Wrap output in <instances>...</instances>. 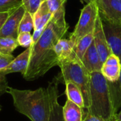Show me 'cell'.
<instances>
[{
  "instance_id": "1",
  "label": "cell",
  "mask_w": 121,
  "mask_h": 121,
  "mask_svg": "<svg viewBox=\"0 0 121 121\" xmlns=\"http://www.w3.org/2000/svg\"><path fill=\"white\" fill-rule=\"evenodd\" d=\"M69 25L65 20V8L62 6L50 20L41 36L31 45L30 60L23 78L28 81L37 79L51 68L58 66L59 59L54 48L67 32Z\"/></svg>"
},
{
  "instance_id": "2",
  "label": "cell",
  "mask_w": 121,
  "mask_h": 121,
  "mask_svg": "<svg viewBox=\"0 0 121 121\" xmlns=\"http://www.w3.org/2000/svg\"><path fill=\"white\" fill-rule=\"evenodd\" d=\"M6 92L12 97L17 111L31 121H48L50 110L47 88L40 87L33 91L9 86Z\"/></svg>"
},
{
  "instance_id": "3",
  "label": "cell",
  "mask_w": 121,
  "mask_h": 121,
  "mask_svg": "<svg viewBox=\"0 0 121 121\" xmlns=\"http://www.w3.org/2000/svg\"><path fill=\"white\" fill-rule=\"evenodd\" d=\"M86 111L106 121H116L108 82L101 71L89 73V106Z\"/></svg>"
},
{
  "instance_id": "4",
  "label": "cell",
  "mask_w": 121,
  "mask_h": 121,
  "mask_svg": "<svg viewBox=\"0 0 121 121\" xmlns=\"http://www.w3.org/2000/svg\"><path fill=\"white\" fill-rule=\"evenodd\" d=\"M58 66L61 72L55 79L58 83L71 82L75 84L82 91L85 110L87 109L89 106V72L73 52L69 58L60 61Z\"/></svg>"
},
{
  "instance_id": "5",
  "label": "cell",
  "mask_w": 121,
  "mask_h": 121,
  "mask_svg": "<svg viewBox=\"0 0 121 121\" xmlns=\"http://www.w3.org/2000/svg\"><path fill=\"white\" fill-rule=\"evenodd\" d=\"M99 10L96 1H93L82 9L81 14L74 31L71 33L69 39L75 43L82 37L93 33L99 16Z\"/></svg>"
},
{
  "instance_id": "6",
  "label": "cell",
  "mask_w": 121,
  "mask_h": 121,
  "mask_svg": "<svg viewBox=\"0 0 121 121\" xmlns=\"http://www.w3.org/2000/svg\"><path fill=\"white\" fill-rule=\"evenodd\" d=\"M102 21L121 24V0H95Z\"/></svg>"
},
{
  "instance_id": "7",
  "label": "cell",
  "mask_w": 121,
  "mask_h": 121,
  "mask_svg": "<svg viewBox=\"0 0 121 121\" xmlns=\"http://www.w3.org/2000/svg\"><path fill=\"white\" fill-rule=\"evenodd\" d=\"M94 42L99 53L100 60L103 64L107 59V57L112 53V52L108 45L104 30L102 20L99 15L98 16L96 26L94 30Z\"/></svg>"
},
{
  "instance_id": "8",
  "label": "cell",
  "mask_w": 121,
  "mask_h": 121,
  "mask_svg": "<svg viewBox=\"0 0 121 121\" xmlns=\"http://www.w3.org/2000/svg\"><path fill=\"white\" fill-rule=\"evenodd\" d=\"M104 30L112 53L121 61V24H113L102 21Z\"/></svg>"
},
{
  "instance_id": "9",
  "label": "cell",
  "mask_w": 121,
  "mask_h": 121,
  "mask_svg": "<svg viewBox=\"0 0 121 121\" xmlns=\"http://www.w3.org/2000/svg\"><path fill=\"white\" fill-rule=\"evenodd\" d=\"M58 82L54 78L49 82L47 87L50 100V116L48 121H65L63 118L62 106L58 102Z\"/></svg>"
},
{
  "instance_id": "10",
  "label": "cell",
  "mask_w": 121,
  "mask_h": 121,
  "mask_svg": "<svg viewBox=\"0 0 121 121\" xmlns=\"http://www.w3.org/2000/svg\"><path fill=\"white\" fill-rule=\"evenodd\" d=\"M25 12L26 9L23 5L12 12L0 30V37H12L16 39L18 35L20 22Z\"/></svg>"
},
{
  "instance_id": "11",
  "label": "cell",
  "mask_w": 121,
  "mask_h": 121,
  "mask_svg": "<svg viewBox=\"0 0 121 121\" xmlns=\"http://www.w3.org/2000/svg\"><path fill=\"white\" fill-rule=\"evenodd\" d=\"M101 72L108 82H116L121 72V61L119 57L111 53L103 63Z\"/></svg>"
},
{
  "instance_id": "12",
  "label": "cell",
  "mask_w": 121,
  "mask_h": 121,
  "mask_svg": "<svg viewBox=\"0 0 121 121\" xmlns=\"http://www.w3.org/2000/svg\"><path fill=\"white\" fill-rule=\"evenodd\" d=\"M30 51L31 45L27 48L25 51H23L16 58H14L5 68L1 69L0 74L6 76L8 74L20 72L22 74V75H23L28 65Z\"/></svg>"
},
{
  "instance_id": "13",
  "label": "cell",
  "mask_w": 121,
  "mask_h": 121,
  "mask_svg": "<svg viewBox=\"0 0 121 121\" xmlns=\"http://www.w3.org/2000/svg\"><path fill=\"white\" fill-rule=\"evenodd\" d=\"M82 62L89 73L96 71H101L103 64L100 60L94 40L84 53L82 60Z\"/></svg>"
},
{
  "instance_id": "14",
  "label": "cell",
  "mask_w": 121,
  "mask_h": 121,
  "mask_svg": "<svg viewBox=\"0 0 121 121\" xmlns=\"http://www.w3.org/2000/svg\"><path fill=\"white\" fill-rule=\"evenodd\" d=\"M62 113L65 121H82L85 109L67 99L64 106H62Z\"/></svg>"
},
{
  "instance_id": "15",
  "label": "cell",
  "mask_w": 121,
  "mask_h": 121,
  "mask_svg": "<svg viewBox=\"0 0 121 121\" xmlns=\"http://www.w3.org/2000/svg\"><path fill=\"white\" fill-rule=\"evenodd\" d=\"M53 14L50 11L46 0L43 1L35 13L33 15V23H34V30H38L44 28L50 20L52 18Z\"/></svg>"
},
{
  "instance_id": "16",
  "label": "cell",
  "mask_w": 121,
  "mask_h": 121,
  "mask_svg": "<svg viewBox=\"0 0 121 121\" xmlns=\"http://www.w3.org/2000/svg\"><path fill=\"white\" fill-rule=\"evenodd\" d=\"M75 44V42L69 38H61L57 43V44L55 45L54 50L59 59V62L62 60L69 58L71 56Z\"/></svg>"
},
{
  "instance_id": "17",
  "label": "cell",
  "mask_w": 121,
  "mask_h": 121,
  "mask_svg": "<svg viewBox=\"0 0 121 121\" xmlns=\"http://www.w3.org/2000/svg\"><path fill=\"white\" fill-rule=\"evenodd\" d=\"M65 94L67 99L72 101L80 107L85 109L84 97L80 89L74 83L67 82L65 84Z\"/></svg>"
},
{
  "instance_id": "18",
  "label": "cell",
  "mask_w": 121,
  "mask_h": 121,
  "mask_svg": "<svg viewBox=\"0 0 121 121\" xmlns=\"http://www.w3.org/2000/svg\"><path fill=\"white\" fill-rule=\"evenodd\" d=\"M108 82L112 104L116 112L121 109V72L119 79L115 82Z\"/></svg>"
},
{
  "instance_id": "19",
  "label": "cell",
  "mask_w": 121,
  "mask_h": 121,
  "mask_svg": "<svg viewBox=\"0 0 121 121\" xmlns=\"http://www.w3.org/2000/svg\"><path fill=\"white\" fill-rule=\"evenodd\" d=\"M93 40H94V32L82 37L76 43L75 46L74 48L73 53L81 61L82 60L84 53L89 48Z\"/></svg>"
},
{
  "instance_id": "20",
  "label": "cell",
  "mask_w": 121,
  "mask_h": 121,
  "mask_svg": "<svg viewBox=\"0 0 121 121\" xmlns=\"http://www.w3.org/2000/svg\"><path fill=\"white\" fill-rule=\"evenodd\" d=\"M18 46L17 40L12 37H0V54L11 55Z\"/></svg>"
},
{
  "instance_id": "21",
  "label": "cell",
  "mask_w": 121,
  "mask_h": 121,
  "mask_svg": "<svg viewBox=\"0 0 121 121\" xmlns=\"http://www.w3.org/2000/svg\"><path fill=\"white\" fill-rule=\"evenodd\" d=\"M33 28L34 23L33 15L26 11L20 22V25L18 27V33L23 32H30V30L33 29Z\"/></svg>"
},
{
  "instance_id": "22",
  "label": "cell",
  "mask_w": 121,
  "mask_h": 121,
  "mask_svg": "<svg viewBox=\"0 0 121 121\" xmlns=\"http://www.w3.org/2000/svg\"><path fill=\"white\" fill-rule=\"evenodd\" d=\"M22 5V0H0V12L12 13Z\"/></svg>"
},
{
  "instance_id": "23",
  "label": "cell",
  "mask_w": 121,
  "mask_h": 121,
  "mask_svg": "<svg viewBox=\"0 0 121 121\" xmlns=\"http://www.w3.org/2000/svg\"><path fill=\"white\" fill-rule=\"evenodd\" d=\"M16 40L18 45L26 48L30 47L33 43V37L30 32H23L18 33Z\"/></svg>"
},
{
  "instance_id": "24",
  "label": "cell",
  "mask_w": 121,
  "mask_h": 121,
  "mask_svg": "<svg viewBox=\"0 0 121 121\" xmlns=\"http://www.w3.org/2000/svg\"><path fill=\"white\" fill-rule=\"evenodd\" d=\"M45 0H22L23 6L25 7L26 11L33 15L38 10L40 4Z\"/></svg>"
},
{
  "instance_id": "25",
  "label": "cell",
  "mask_w": 121,
  "mask_h": 121,
  "mask_svg": "<svg viewBox=\"0 0 121 121\" xmlns=\"http://www.w3.org/2000/svg\"><path fill=\"white\" fill-rule=\"evenodd\" d=\"M67 0H46L50 11L54 14L62 6H65V3Z\"/></svg>"
},
{
  "instance_id": "26",
  "label": "cell",
  "mask_w": 121,
  "mask_h": 121,
  "mask_svg": "<svg viewBox=\"0 0 121 121\" xmlns=\"http://www.w3.org/2000/svg\"><path fill=\"white\" fill-rule=\"evenodd\" d=\"M14 59L12 55H5L0 54V70L5 68Z\"/></svg>"
},
{
  "instance_id": "27",
  "label": "cell",
  "mask_w": 121,
  "mask_h": 121,
  "mask_svg": "<svg viewBox=\"0 0 121 121\" xmlns=\"http://www.w3.org/2000/svg\"><path fill=\"white\" fill-rule=\"evenodd\" d=\"M8 88L9 85L6 77L4 75L0 74V96L3 95L5 92H6Z\"/></svg>"
},
{
  "instance_id": "28",
  "label": "cell",
  "mask_w": 121,
  "mask_h": 121,
  "mask_svg": "<svg viewBox=\"0 0 121 121\" xmlns=\"http://www.w3.org/2000/svg\"><path fill=\"white\" fill-rule=\"evenodd\" d=\"M106 121L104 119L100 118V117H98V116H94V115H91L90 113H89L88 112L86 111L85 110V113H84V118H83V121Z\"/></svg>"
},
{
  "instance_id": "29",
  "label": "cell",
  "mask_w": 121,
  "mask_h": 121,
  "mask_svg": "<svg viewBox=\"0 0 121 121\" xmlns=\"http://www.w3.org/2000/svg\"><path fill=\"white\" fill-rule=\"evenodd\" d=\"M11 13V12H0V30L2 28L6 21Z\"/></svg>"
},
{
  "instance_id": "30",
  "label": "cell",
  "mask_w": 121,
  "mask_h": 121,
  "mask_svg": "<svg viewBox=\"0 0 121 121\" xmlns=\"http://www.w3.org/2000/svg\"><path fill=\"white\" fill-rule=\"evenodd\" d=\"M45 28V27L44 28H41V29H38V30H34V32H33V33L32 35V37H33V43H35L38 40V38L41 36L43 32L44 31Z\"/></svg>"
},
{
  "instance_id": "31",
  "label": "cell",
  "mask_w": 121,
  "mask_h": 121,
  "mask_svg": "<svg viewBox=\"0 0 121 121\" xmlns=\"http://www.w3.org/2000/svg\"><path fill=\"white\" fill-rule=\"evenodd\" d=\"M116 121H121V110L120 111L119 113H116Z\"/></svg>"
},
{
  "instance_id": "32",
  "label": "cell",
  "mask_w": 121,
  "mask_h": 121,
  "mask_svg": "<svg viewBox=\"0 0 121 121\" xmlns=\"http://www.w3.org/2000/svg\"><path fill=\"white\" fill-rule=\"evenodd\" d=\"M84 2H86V4H89V3H90V2H91V1H94V0H83Z\"/></svg>"
},
{
  "instance_id": "33",
  "label": "cell",
  "mask_w": 121,
  "mask_h": 121,
  "mask_svg": "<svg viewBox=\"0 0 121 121\" xmlns=\"http://www.w3.org/2000/svg\"><path fill=\"white\" fill-rule=\"evenodd\" d=\"M1 106H0V112H1Z\"/></svg>"
}]
</instances>
